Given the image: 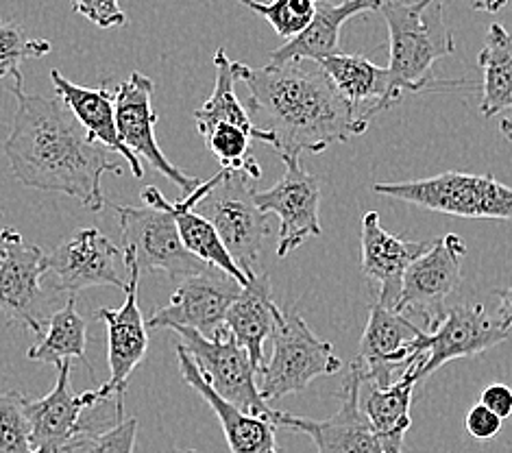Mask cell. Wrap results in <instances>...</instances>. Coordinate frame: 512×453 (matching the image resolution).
<instances>
[{
    "label": "cell",
    "mask_w": 512,
    "mask_h": 453,
    "mask_svg": "<svg viewBox=\"0 0 512 453\" xmlns=\"http://www.w3.org/2000/svg\"><path fill=\"white\" fill-rule=\"evenodd\" d=\"M286 166L273 188L255 192V205L264 214L279 216L277 257H286L303 242L321 236V183L303 168L299 157H282Z\"/></svg>",
    "instance_id": "obj_14"
},
{
    "label": "cell",
    "mask_w": 512,
    "mask_h": 453,
    "mask_svg": "<svg viewBox=\"0 0 512 453\" xmlns=\"http://www.w3.org/2000/svg\"><path fill=\"white\" fill-rule=\"evenodd\" d=\"M199 133L205 140L207 151L218 159V164L225 170H242L253 179L262 177V168L251 153L253 136L249 131L236 125H212Z\"/></svg>",
    "instance_id": "obj_31"
},
{
    "label": "cell",
    "mask_w": 512,
    "mask_h": 453,
    "mask_svg": "<svg viewBox=\"0 0 512 453\" xmlns=\"http://www.w3.org/2000/svg\"><path fill=\"white\" fill-rule=\"evenodd\" d=\"M70 366L64 362L57 366V384L42 399L27 401V416L31 427V447L53 449L64 447L72 436L92 430L94 419H83L85 410H94L105 403L99 401L94 390L75 395L70 388Z\"/></svg>",
    "instance_id": "obj_19"
},
{
    "label": "cell",
    "mask_w": 512,
    "mask_h": 453,
    "mask_svg": "<svg viewBox=\"0 0 512 453\" xmlns=\"http://www.w3.org/2000/svg\"><path fill=\"white\" fill-rule=\"evenodd\" d=\"M214 68H216V81H214V92L210 99L203 103V107H199L194 112V122H197V129L203 131L212 125H236L240 129L249 131L253 140H260L266 144V136L253 127V122L249 118L247 107L240 103V99L236 96L234 83H236V75H234V61H231L225 53V48H218L214 55Z\"/></svg>",
    "instance_id": "obj_30"
},
{
    "label": "cell",
    "mask_w": 512,
    "mask_h": 453,
    "mask_svg": "<svg viewBox=\"0 0 512 453\" xmlns=\"http://www.w3.org/2000/svg\"><path fill=\"white\" fill-rule=\"evenodd\" d=\"M380 14L390 35L388 101L421 92L432 83V66L456 53L454 33L445 22L443 0H382Z\"/></svg>",
    "instance_id": "obj_3"
},
{
    "label": "cell",
    "mask_w": 512,
    "mask_h": 453,
    "mask_svg": "<svg viewBox=\"0 0 512 453\" xmlns=\"http://www.w3.org/2000/svg\"><path fill=\"white\" fill-rule=\"evenodd\" d=\"M465 255L467 244L458 234L432 240V247L406 271L395 310L404 316H423L430 332L445 314V299L460 286Z\"/></svg>",
    "instance_id": "obj_15"
},
{
    "label": "cell",
    "mask_w": 512,
    "mask_h": 453,
    "mask_svg": "<svg viewBox=\"0 0 512 453\" xmlns=\"http://www.w3.org/2000/svg\"><path fill=\"white\" fill-rule=\"evenodd\" d=\"M153 90L155 83L142 75V72H133L125 83L118 85V90L114 92L118 136L133 155L138 159H146L157 173L164 175L168 181H173L188 197V194L201 186V181L186 175L175 164H170L168 157L162 153L160 144H157V114L153 109Z\"/></svg>",
    "instance_id": "obj_16"
},
{
    "label": "cell",
    "mask_w": 512,
    "mask_h": 453,
    "mask_svg": "<svg viewBox=\"0 0 512 453\" xmlns=\"http://www.w3.org/2000/svg\"><path fill=\"white\" fill-rule=\"evenodd\" d=\"M240 281L216 266L179 281L170 303L155 310L146 327L149 329H194L203 338H212L225 329V316L231 303L242 292Z\"/></svg>",
    "instance_id": "obj_10"
},
{
    "label": "cell",
    "mask_w": 512,
    "mask_h": 453,
    "mask_svg": "<svg viewBox=\"0 0 512 453\" xmlns=\"http://www.w3.org/2000/svg\"><path fill=\"white\" fill-rule=\"evenodd\" d=\"M127 264V286L125 303L120 308H101L96 310L94 318L107 325V347H109V379L94 390L101 403H107L112 397L125 399L127 379L136 371V366L146 358L149 351V327L138 305V286H140V266L129 249H123Z\"/></svg>",
    "instance_id": "obj_12"
},
{
    "label": "cell",
    "mask_w": 512,
    "mask_h": 453,
    "mask_svg": "<svg viewBox=\"0 0 512 453\" xmlns=\"http://www.w3.org/2000/svg\"><path fill=\"white\" fill-rule=\"evenodd\" d=\"M382 0H316V14L308 29L295 40L275 48L268 55V64H288V61H319L334 57L340 51V29L343 24L367 11L380 9Z\"/></svg>",
    "instance_id": "obj_23"
},
{
    "label": "cell",
    "mask_w": 512,
    "mask_h": 453,
    "mask_svg": "<svg viewBox=\"0 0 512 453\" xmlns=\"http://www.w3.org/2000/svg\"><path fill=\"white\" fill-rule=\"evenodd\" d=\"M482 70L480 112L493 118L512 109V35L493 22L486 33V42L478 55Z\"/></svg>",
    "instance_id": "obj_28"
},
{
    "label": "cell",
    "mask_w": 512,
    "mask_h": 453,
    "mask_svg": "<svg viewBox=\"0 0 512 453\" xmlns=\"http://www.w3.org/2000/svg\"><path fill=\"white\" fill-rule=\"evenodd\" d=\"M236 81L249 88V118L279 157L323 153L367 133L369 116L349 105L316 61L251 68L234 61Z\"/></svg>",
    "instance_id": "obj_1"
},
{
    "label": "cell",
    "mask_w": 512,
    "mask_h": 453,
    "mask_svg": "<svg viewBox=\"0 0 512 453\" xmlns=\"http://www.w3.org/2000/svg\"><path fill=\"white\" fill-rule=\"evenodd\" d=\"M168 453H199V451H194V449H173V451H168Z\"/></svg>",
    "instance_id": "obj_42"
},
{
    "label": "cell",
    "mask_w": 512,
    "mask_h": 453,
    "mask_svg": "<svg viewBox=\"0 0 512 453\" xmlns=\"http://www.w3.org/2000/svg\"><path fill=\"white\" fill-rule=\"evenodd\" d=\"M497 297H499V310H497V321L504 329L512 327V286L504 288V290H497Z\"/></svg>",
    "instance_id": "obj_39"
},
{
    "label": "cell",
    "mask_w": 512,
    "mask_h": 453,
    "mask_svg": "<svg viewBox=\"0 0 512 453\" xmlns=\"http://www.w3.org/2000/svg\"><path fill=\"white\" fill-rule=\"evenodd\" d=\"M510 338L508 329L486 314L484 305H456L443 314L430 332H423L417 340V360L410 362L417 382L430 377L447 362L471 358L502 345Z\"/></svg>",
    "instance_id": "obj_9"
},
{
    "label": "cell",
    "mask_w": 512,
    "mask_h": 453,
    "mask_svg": "<svg viewBox=\"0 0 512 453\" xmlns=\"http://www.w3.org/2000/svg\"><path fill=\"white\" fill-rule=\"evenodd\" d=\"M499 131H502V136L512 142V120L510 118H504L502 122H499Z\"/></svg>",
    "instance_id": "obj_41"
},
{
    "label": "cell",
    "mask_w": 512,
    "mask_h": 453,
    "mask_svg": "<svg viewBox=\"0 0 512 453\" xmlns=\"http://www.w3.org/2000/svg\"><path fill=\"white\" fill-rule=\"evenodd\" d=\"M144 207L116 205L112 210L120 220L123 249H129L140 266V275L162 271L170 279H186L205 271L210 264L197 260L181 242L177 220L164 205V194L146 186L142 190Z\"/></svg>",
    "instance_id": "obj_5"
},
{
    "label": "cell",
    "mask_w": 512,
    "mask_h": 453,
    "mask_svg": "<svg viewBox=\"0 0 512 453\" xmlns=\"http://www.w3.org/2000/svg\"><path fill=\"white\" fill-rule=\"evenodd\" d=\"M423 332L425 329L414 325L408 316L373 303L360 338V353L353 360L362 373L364 384L380 388L393 384L395 371L417 360L414 347Z\"/></svg>",
    "instance_id": "obj_17"
},
{
    "label": "cell",
    "mask_w": 512,
    "mask_h": 453,
    "mask_svg": "<svg viewBox=\"0 0 512 453\" xmlns=\"http://www.w3.org/2000/svg\"><path fill=\"white\" fill-rule=\"evenodd\" d=\"M88 340H85V321L77 312L75 297H68L62 310H57L48 318V329L42 334L38 345H33L27 351V358L31 362L40 364H64L72 360H81L90 377L96 379L94 366L88 360Z\"/></svg>",
    "instance_id": "obj_29"
},
{
    "label": "cell",
    "mask_w": 512,
    "mask_h": 453,
    "mask_svg": "<svg viewBox=\"0 0 512 453\" xmlns=\"http://www.w3.org/2000/svg\"><path fill=\"white\" fill-rule=\"evenodd\" d=\"M0 253H3V249H0Z\"/></svg>",
    "instance_id": "obj_44"
},
{
    "label": "cell",
    "mask_w": 512,
    "mask_h": 453,
    "mask_svg": "<svg viewBox=\"0 0 512 453\" xmlns=\"http://www.w3.org/2000/svg\"><path fill=\"white\" fill-rule=\"evenodd\" d=\"M255 181L242 170H221L214 175V186L201 203V216L214 225L231 260L251 281L262 271L264 240L271 234L268 214L255 205Z\"/></svg>",
    "instance_id": "obj_4"
},
{
    "label": "cell",
    "mask_w": 512,
    "mask_h": 453,
    "mask_svg": "<svg viewBox=\"0 0 512 453\" xmlns=\"http://www.w3.org/2000/svg\"><path fill=\"white\" fill-rule=\"evenodd\" d=\"M417 384L412 364L406 366L404 375L397 382L386 388L362 382L360 406L384 453H404V438L412 425V395Z\"/></svg>",
    "instance_id": "obj_25"
},
{
    "label": "cell",
    "mask_w": 512,
    "mask_h": 453,
    "mask_svg": "<svg viewBox=\"0 0 512 453\" xmlns=\"http://www.w3.org/2000/svg\"><path fill=\"white\" fill-rule=\"evenodd\" d=\"M343 99L373 120L393 105L388 101V70L362 55L338 53L319 61Z\"/></svg>",
    "instance_id": "obj_26"
},
{
    "label": "cell",
    "mask_w": 512,
    "mask_h": 453,
    "mask_svg": "<svg viewBox=\"0 0 512 453\" xmlns=\"http://www.w3.org/2000/svg\"><path fill=\"white\" fill-rule=\"evenodd\" d=\"M373 192L460 218L512 220V188L491 175L443 173L417 181L375 183Z\"/></svg>",
    "instance_id": "obj_7"
},
{
    "label": "cell",
    "mask_w": 512,
    "mask_h": 453,
    "mask_svg": "<svg viewBox=\"0 0 512 453\" xmlns=\"http://www.w3.org/2000/svg\"><path fill=\"white\" fill-rule=\"evenodd\" d=\"M212 186H214V177L201 181V186L192 194H188L186 199H181L177 203H170L168 199H164V205L173 212L177 220L181 242H184V247L197 257V260H201L203 264L221 268V271L240 281L242 286H247L249 284L247 275L240 271L234 260H231V255L227 253L223 240L218 238L214 225L197 212V205L201 203L205 194L212 190Z\"/></svg>",
    "instance_id": "obj_27"
},
{
    "label": "cell",
    "mask_w": 512,
    "mask_h": 453,
    "mask_svg": "<svg viewBox=\"0 0 512 453\" xmlns=\"http://www.w3.org/2000/svg\"><path fill=\"white\" fill-rule=\"evenodd\" d=\"M238 3L262 16L275 29V33L288 42L306 31L316 14V0H271V3L238 0Z\"/></svg>",
    "instance_id": "obj_33"
},
{
    "label": "cell",
    "mask_w": 512,
    "mask_h": 453,
    "mask_svg": "<svg viewBox=\"0 0 512 453\" xmlns=\"http://www.w3.org/2000/svg\"><path fill=\"white\" fill-rule=\"evenodd\" d=\"M72 11L101 29L125 27L127 24V14L118 5V0H72Z\"/></svg>",
    "instance_id": "obj_36"
},
{
    "label": "cell",
    "mask_w": 512,
    "mask_h": 453,
    "mask_svg": "<svg viewBox=\"0 0 512 453\" xmlns=\"http://www.w3.org/2000/svg\"><path fill=\"white\" fill-rule=\"evenodd\" d=\"M271 360L258 371V390L266 403L306 390L314 379L340 371V358L329 342L316 338L303 316L279 310Z\"/></svg>",
    "instance_id": "obj_6"
},
{
    "label": "cell",
    "mask_w": 512,
    "mask_h": 453,
    "mask_svg": "<svg viewBox=\"0 0 512 453\" xmlns=\"http://www.w3.org/2000/svg\"><path fill=\"white\" fill-rule=\"evenodd\" d=\"M27 397L0 393V453H33Z\"/></svg>",
    "instance_id": "obj_35"
},
{
    "label": "cell",
    "mask_w": 512,
    "mask_h": 453,
    "mask_svg": "<svg viewBox=\"0 0 512 453\" xmlns=\"http://www.w3.org/2000/svg\"><path fill=\"white\" fill-rule=\"evenodd\" d=\"M138 438V419L118 421L105 430H85L77 436H72L64 447H59L55 453H133Z\"/></svg>",
    "instance_id": "obj_34"
},
{
    "label": "cell",
    "mask_w": 512,
    "mask_h": 453,
    "mask_svg": "<svg viewBox=\"0 0 512 453\" xmlns=\"http://www.w3.org/2000/svg\"><path fill=\"white\" fill-rule=\"evenodd\" d=\"M279 305L273 299L271 279L266 273L255 275L231 303L225 316L227 332L249 353L255 369L264 364V345L273 336Z\"/></svg>",
    "instance_id": "obj_24"
},
{
    "label": "cell",
    "mask_w": 512,
    "mask_h": 453,
    "mask_svg": "<svg viewBox=\"0 0 512 453\" xmlns=\"http://www.w3.org/2000/svg\"><path fill=\"white\" fill-rule=\"evenodd\" d=\"M177 364L184 382L192 390H197V393L207 401V406L216 412L231 453H282L277 447L275 423L268 419V416H253L242 412L234 403H229L221 395H216L212 386L203 379L197 362L190 358V353L184 349V345L177 347Z\"/></svg>",
    "instance_id": "obj_21"
},
{
    "label": "cell",
    "mask_w": 512,
    "mask_h": 453,
    "mask_svg": "<svg viewBox=\"0 0 512 453\" xmlns=\"http://www.w3.org/2000/svg\"><path fill=\"white\" fill-rule=\"evenodd\" d=\"M362 373L351 362L349 375L340 388V408L329 419H308L282 410H273L271 421L275 427H286L290 432H301L312 438L316 453H384L373 427L360 406Z\"/></svg>",
    "instance_id": "obj_13"
},
{
    "label": "cell",
    "mask_w": 512,
    "mask_h": 453,
    "mask_svg": "<svg viewBox=\"0 0 512 453\" xmlns=\"http://www.w3.org/2000/svg\"><path fill=\"white\" fill-rule=\"evenodd\" d=\"M469 3L475 9H480V11H489V14H497V11L502 9L508 3V0H469Z\"/></svg>",
    "instance_id": "obj_40"
},
{
    "label": "cell",
    "mask_w": 512,
    "mask_h": 453,
    "mask_svg": "<svg viewBox=\"0 0 512 453\" xmlns=\"http://www.w3.org/2000/svg\"><path fill=\"white\" fill-rule=\"evenodd\" d=\"M51 81L55 85L59 101H62L70 109V114L79 120V125L92 138V142L105 146L107 151L123 155L131 175L136 179H142L144 168L140 164V159L127 149L118 136L114 92L107 90L105 85H101V88L96 90L83 88V85H77L70 79H66L59 70H51Z\"/></svg>",
    "instance_id": "obj_22"
},
{
    "label": "cell",
    "mask_w": 512,
    "mask_h": 453,
    "mask_svg": "<svg viewBox=\"0 0 512 453\" xmlns=\"http://www.w3.org/2000/svg\"><path fill=\"white\" fill-rule=\"evenodd\" d=\"M118 255L116 244L101 229L83 227L46 255L48 273L55 275V290L68 297H77V292L94 286L125 290L127 281L120 279L116 268Z\"/></svg>",
    "instance_id": "obj_18"
},
{
    "label": "cell",
    "mask_w": 512,
    "mask_h": 453,
    "mask_svg": "<svg viewBox=\"0 0 512 453\" xmlns=\"http://www.w3.org/2000/svg\"><path fill=\"white\" fill-rule=\"evenodd\" d=\"M360 244L362 271L380 286V299H377V303L395 310L406 271L412 266V262H417L432 247V240L412 242L397 238L382 227L380 214L367 212L362 218Z\"/></svg>",
    "instance_id": "obj_20"
},
{
    "label": "cell",
    "mask_w": 512,
    "mask_h": 453,
    "mask_svg": "<svg viewBox=\"0 0 512 453\" xmlns=\"http://www.w3.org/2000/svg\"><path fill=\"white\" fill-rule=\"evenodd\" d=\"M33 453H55L53 449H35Z\"/></svg>",
    "instance_id": "obj_43"
},
{
    "label": "cell",
    "mask_w": 512,
    "mask_h": 453,
    "mask_svg": "<svg viewBox=\"0 0 512 453\" xmlns=\"http://www.w3.org/2000/svg\"><path fill=\"white\" fill-rule=\"evenodd\" d=\"M0 249V312L9 323H18L31 334L42 336L46 323L42 312V277L48 273L46 253L11 227L0 231Z\"/></svg>",
    "instance_id": "obj_11"
},
{
    "label": "cell",
    "mask_w": 512,
    "mask_h": 453,
    "mask_svg": "<svg viewBox=\"0 0 512 453\" xmlns=\"http://www.w3.org/2000/svg\"><path fill=\"white\" fill-rule=\"evenodd\" d=\"M480 403L489 408L491 412H495L499 419H508V416L512 414V386L491 384L489 388H484Z\"/></svg>",
    "instance_id": "obj_38"
},
{
    "label": "cell",
    "mask_w": 512,
    "mask_h": 453,
    "mask_svg": "<svg viewBox=\"0 0 512 453\" xmlns=\"http://www.w3.org/2000/svg\"><path fill=\"white\" fill-rule=\"evenodd\" d=\"M179 334L181 345L197 362L199 371L216 395L234 403L242 412L253 416H273V408L262 399L258 390V369H255L249 353L227 332V327L203 338L194 329H173Z\"/></svg>",
    "instance_id": "obj_8"
},
{
    "label": "cell",
    "mask_w": 512,
    "mask_h": 453,
    "mask_svg": "<svg viewBox=\"0 0 512 453\" xmlns=\"http://www.w3.org/2000/svg\"><path fill=\"white\" fill-rule=\"evenodd\" d=\"M53 44L40 38H29L20 24L0 20V79L14 77L22 81V61L40 59L51 53Z\"/></svg>",
    "instance_id": "obj_32"
},
{
    "label": "cell",
    "mask_w": 512,
    "mask_h": 453,
    "mask_svg": "<svg viewBox=\"0 0 512 453\" xmlns=\"http://www.w3.org/2000/svg\"><path fill=\"white\" fill-rule=\"evenodd\" d=\"M504 419H499L495 412H491L482 403H475V406L467 412L465 427L471 438L475 440H493L497 434L502 432Z\"/></svg>",
    "instance_id": "obj_37"
},
{
    "label": "cell",
    "mask_w": 512,
    "mask_h": 453,
    "mask_svg": "<svg viewBox=\"0 0 512 453\" xmlns=\"http://www.w3.org/2000/svg\"><path fill=\"white\" fill-rule=\"evenodd\" d=\"M11 92L18 107L3 149L16 179L27 188L66 194L85 210L101 212L103 175H125V166L112 159V151L92 142L62 101L27 94L22 81Z\"/></svg>",
    "instance_id": "obj_2"
}]
</instances>
